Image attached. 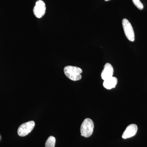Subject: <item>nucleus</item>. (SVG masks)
Returning a JSON list of instances; mask_svg holds the SVG:
<instances>
[{
  "mask_svg": "<svg viewBox=\"0 0 147 147\" xmlns=\"http://www.w3.org/2000/svg\"><path fill=\"white\" fill-rule=\"evenodd\" d=\"M83 70L82 69L73 66H67L64 69V72L65 76L73 81H79L82 78L81 74Z\"/></svg>",
  "mask_w": 147,
  "mask_h": 147,
  "instance_id": "f257e3e1",
  "label": "nucleus"
},
{
  "mask_svg": "<svg viewBox=\"0 0 147 147\" xmlns=\"http://www.w3.org/2000/svg\"><path fill=\"white\" fill-rule=\"evenodd\" d=\"M94 128V124L91 119H85L82 123L80 129L81 135L86 138L90 137L92 134Z\"/></svg>",
  "mask_w": 147,
  "mask_h": 147,
  "instance_id": "f03ea898",
  "label": "nucleus"
},
{
  "mask_svg": "<svg viewBox=\"0 0 147 147\" xmlns=\"http://www.w3.org/2000/svg\"><path fill=\"white\" fill-rule=\"evenodd\" d=\"M122 26L127 38L131 42L134 41L135 36L134 30L129 21L126 18H124L122 20Z\"/></svg>",
  "mask_w": 147,
  "mask_h": 147,
  "instance_id": "7ed1b4c3",
  "label": "nucleus"
},
{
  "mask_svg": "<svg viewBox=\"0 0 147 147\" xmlns=\"http://www.w3.org/2000/svg\"><path fill=\"white\" fill-rule=\"evenodd\" d=\"M35 123L34 121H30L21 124L18 129V134L20 137H25L30 133L34 128Z\"/></svg>",
  "mask_w": 147,
  "mask_h": 147,
  "instance_id": "20e7f679",
  "label": "nucleus"
},
{
  "mask_svg": "<svg viewBox=\"0 0 147 147\" xmlns=\"http://www.w3.org/2000/svg\"><path fill=\"white\" fill-rule=\"evenodd\" d=\"M46 5L45 3L42 0H38L36 3L33 9L35 16L37 18H42L46 12Z\"/></svg>",
  "mask_w": 147,
  "mask_h": 147,
  "instance_id": "39448f33",
  "label": "nucleus"
},
{
  "mask_svg": "<svg viewBox=\"0 0 147 147\" xmlns=\"http://www.w3.org/2000/svg\"><path fill=\"white\" fill-rule=\"evenodd\" d=\"M137 130L138 127L136 124H132L129 125L124 131L122 137L124 139H128L133 137L137 133Z\"/></svg>",
  "mask_w": 147,
  "mask_h": 147,
  "instance_id": "423d86ee",
  "label": "nucleus"
},
{
  "mask_svg": "<svg viewBox=\"0 0 147 147\" xmlns=\"http://www.w3.org/2000/svg\"><path fill=\"white\" fill-rule=\"evenodd\" d=\"M114 69L112 65L110 63H106L104 66V69L101 74V77L102 80H105L113 76Z\"/></svg>",
  "mask_w": 147,
  "mask_h": 147,
  "instance_id": "0eeeda50",
  "label": "nucleus"
},
{
  "mask_svg": "<svg viewBox=\"0 0 147 147\" xmlns=\"http://www.w3.org/2000/svg\"><path fill=\"white\" fill-rule=\"evenodd\" d=\"M117 82V79L115 77L112 76L109 79L104 80L103 86L106 89L111 90L116 87Z\"/></svg>",
  "mask_w": 147,
  "mask_h": 147,
  "instance_id": "6e6552de",
  "label": "nucleus"
},
{
  "mask_svg": "<svg viewBox=\"0 0 147 147\" xmlns=\"http://www.w3.org/2000/svg\"><path fill=\"white\" fill-rule=\"evenodd\" d=\"M56 144V139L53 136H50L48 137L46 143L45 147H55Z\"/></svg>",
  "mask_w": 147,
  "mask_h": 147,
  "instance_id": "1a4fd4ad",
  "label": "nucleus"
},
{
  "mask_svg": "<svg viewBox=\"0 0 147 147\" xmlns=\"http://www.w3.org/2000/svg\"><path fill=\"white\" fill-rule=\"evenodd\" d=\"M132 1L134 5L136 6L139 9H140V10H142L143 9L144 5H143L142 2L140 1V0H132Z\"/></svg>",
  "mask_w": 147,
  "mask_h": 147,
  "instance_id": "9d476101",
  "label": "nucleus"
},
{
  "mask_svg": "<svg viewBox=\"0 0 147 147\" xmlns=\"http://www.w3.org/2000/svg\"><path fill=\"white\" fill-rule=\"evenodd\" d=\"M105 1H110V0H105Z\"/></svg>",
  "mask_w": 147,
  "mask_h": 147,
  "instance_id": "9b49d317",
  "label": "nucleus"
}]
</instances>
